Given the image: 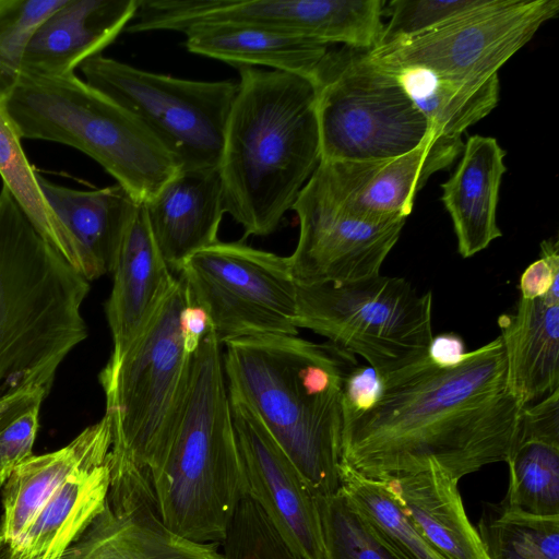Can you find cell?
Here are the masks:
<instances>
[{"label": "cell", "mask_w": 559, "mask_h": 559, "mask_svg": "<svg viewBox=\"0 0 559 559\" xmlns=\"http://www.w3.org/2000/svg\"><path fill=\"white\" fill-rule=\"evenodd\" d=\"M477 531L490 559H559V515H533L502 502L488 504Z\"/></svg>", "instance_id": "1f68e13d"}, {"label": "cell", "mask_w": 559, "mask_h": 559, "mask_svg": "<svg viewBox=\"0 0 559 559\" xmlns=\"http://www.w3.org/2000/svg\"><path fill=\"white\" fill-rule=\"evenodd\" d=\"M488 0H392L385 2L389 17L378 46L412 38L442 26L471 12ZM377 46V47H378Z\"/></svg>", "instance_id": "d590c367"}, {"label": "cell", "mask_w": 559, "mask_h": 559, "mask_svg": "<svg viewBox=\"0 0 559 559\" xmlns=\"http://www.w3.org/2000/svg\"><path fill=\"white\" fill-rule=\"evenodd\" d=\"M246 496L301 559H324L317 497L253 407L228 390Z\"/></svg>", "instance_id": "9a60e30c"}, {"label": "cell", "mask_w": 559, "mask_h": 559, "mask_svg": "<svg viewBox=\"0 0 559 559\" xmlns=\"http://www.w3.org/2000/svg\"><path fill=\"white\" fill-rule=\"evenodd\" d=\"M559 12V0H488L425 34L369 50L388 71L426 69L439 76L479 81L498 70Z\"/></svg>", "instance_id": "7c38bea8"}, {"label": "cell", "mask_w": 559, "mask_h": 559, "mask_svg": "<svg viewBox=\"0 0 559 559\" xmlns=\"http://www.w3.org/2000/svg\"><path fill=\"white\" fill-rule=\"evenodd\" d=\"M384 0H139L128 33L195 25H243L289 33L329 46L377 47Z\"/></svg>", "instance_id": "4fadbf2b"}, {"label": "cell", "mask_w": 559, "mask_h": 559, "mask_svg": "<svg viewBox=\"0 0 559 559\" xmlns=\"http://www.w3.org/2000/svg\"><path fill=\"white\" fill-rule=\"evenodd\" d=\"M497 323L511 392L526 406L559 389V300L520 297Z\"/></svg>", "instance_id": "d4e9b609"}, {"label": "cell", "mask_w": 559, "mask_h": 559, "mask_svg": "<svg viewBox=\"0 0 559 559\" xmlns=\"http://www.w3.org/2000/svg\"><path fill=\"white\" fill-rule=\"evenodd\" d=\"M40 407H31L0 430V486L19 465L34 455Z\"/></svg>", "instance_id": "8d00e7d4"}, {"label": "cell", "mask_w": 559, "mask_h": 559, "mask_svg": "<svg viewBox=\"0 0 559 559\" xmlns=\"http://www.w3.org/2000/svg\"><path fill=\"white\" fill-rule=\"evenodd\" d=\"M506 463L509 488L502 503L539 516L559 515V389L526 405Z\"/></svg>", "instance_id": "cb8c5ba5"}, {"label": "cell", "mask_w": 559, "mask_h": 559, "mask_svg": "<svg viewBox=\"0 0 559 559\" xmlns=\"http://www.w3.org/2000/svg\"><path fill=\"white\" fill-rule=\"evenodd\" d=\"M389 72L396 76L437 135L461 138L499 102L498 74L486 80L460 81L414 67Z\"/></svg>", "instance_id": "f1b7e54d"}, {"label": "cell", "mask_w": 559, "mask_h": 559, "mask_svg": "<svg viewBox=\"0 0 559 559\" xmlns=\"http://www.w3.org/2000/svg\"><path fill=\"white\" fill-rule=\"evenodd\" d=\"M221 551L222 559H301L247 496L233 516Z\"/></svg>", "instance_id": "e575fe53"}, {"label": "cell", "mask_w": 559, "mask_h": 559, "mask_svg": "<svg viewBox=\"0 0 559 559\" xmlns=\"http://www.w3.org/2000/svg\"><path fill=\"white\" fill-rule=\"evenodd\" d=\"M521 298L549 297L559 300V246L554 239L540 243V255L531 263L520 278Z\"/></svg>", "instance_id": "74e56055"}, {"label": "cell", "mask_w": 559, "mask_h": 559, "mask_svg": "<svg viewBox=\"0 0 559 559\" xmlns=\"http://www.w3.org/2000/svg\"><path fill=\"white\" fill-rule=\"evenodd\" d=\"M186 302L177 278L143 333L121 356L109 358L98 377L111 421V452L145 471L170 439L187 397L192 355L180 329Z\"/></svg>", "instance_id": "52a82bcc"}, {"label": "cell", "mask_w": 559, "mask_h": 559, "mask_svg": "<svg viewBox=\"0 0 559 559\" xmlns=\"http://www.w3.org/2000/svg\"><path fill=\"white\" fill-rule=\"evenodd\" d=\"M109 487L110 455L73 473L39 508L7 559H63L104 510Z\"/></svg>", "instance_id": "4316f807"}, {"label": "cell", "mask_w": 559, "mask_h": 559, "mask_svg": "<svg viewBox=\"0 0 559 559\" xmlns=\"http://www.w3.org/2000/svg\"><path fill=\"white\" fill-rule=\"evenodd\" d=\"M227 389L238 393L317 498L340 486L343 383L356 356L331 343L264 334L224 343Z\"/></svg>", "instance_id": "7a4b0ae2"}, {"label": "cell", "mask_w": 559, "mask_h": 559, "mask_svg": "<svg viewBox=\"0 0 559 559\" xmlns=\"http://www.w3.org/2000/svg\"><path fill=\"white\" fill-rule=\"evenodd\" d=\"M179 275L187 301L204 308L221 345L255 335H298L288 257L218 240L192 253Z\"/></svg>", "instance_id": "8fae6325"}, {"label": "cell", "mask_w": 559, "mask_h": 559, "mask_svg": "<svg viewBox=\"0 0 559 559\" xmlns=\"http://www.w3.org/2000/svg\"><path fill=\"white\" fill-rule=\"evenodd\" d=\"M504 150L491 136L472 135L451 177L441 185L462 258H471L502 236L497 224Z\"/></svg>", "instance_id": "603a6c76"}, {"label": "cell", "mask_w": 559, "mask_h": 559, "mask_svg": "<svg viewBox=\"0 0 559 559\" xmlns=\"http://www.w3.org/2000/svg\"><path fill=\"white\" fill-rule=\"evenodd\" d=\"M12 120L0 104V176L44 238L76 270L74 245L47 202Z\"/></svg>", "instance_id": "4dcf8cb0"}, {"label": "cell", "mask_w": 559, "mask_h": 559, "mask_svg": "<svg viewBox=\"0 0 559 559\" xmlns=\"http://www.w3.org/2000/svg\"><path fill=\"white\" fill-rule=\"evenodd\" d=\"M382 480L442 559H490L467 518L459 480L436 466Z\"/></svg>", "instance_id": "484cf974"}, {"label": "cell", "mask_w": 559, "mask_h": 559, "mask_svg": "<svg viewBox=\"0 0 559 559\" xmlns=\"http://www.w3.org/2000/svg\"><path fill=\"white\" fill-rule=\"evenodd\" d=\"M46 397L41 390H23L0 400V430L31 407L41 405Z\"/></svg>", "instance_id": "b9f144b4"}, {"label": "cell", "mask_w": 559, "mask_h": 559, "mask_svg": "<svg viewBox=\"0 0 559 559\" xmlns=\"http://www.w3.org/2000/svg\"><path fill=\"white\" fill-rule=\"evenodd\" d=\"M2 106L22 139L86 154L138 202L150 200L180 169L138 117L75 73H21Z\"/></svg>", "instance_id": "8992f818"}, {"label": "cell", "mask_w": 559, "mask_h": 559, "mask_svg": "<svg viewBox=\"0 0 559 559\" xmlns=\"http://www.w3.org/2000/svg\"><path fill=\"white\" fill-rule=\"evenodd\" d=\"M321 160H380L436 134L396 76L369 50L329 49L314 80Z\"/></svg>", "instance_id": "9c48e42d"}, {"label": "cell", "mask_w": 559, "mask_h": 559, "mask_svg": "<svg viewBox=\"0 0 559 559\" xmlns=\"http://www.w3.org/2000/svg\"><path fill=\"white\" fill-rule=\"evenodd\" d=\"M139 0H66L34 32L22 73L73 74L100 55L134 19Z\"/></svg>", "instance_id": "d6986e66"}, {"label": "cell", "mask_w": 559, "mask_h": 559, "mask_svg": "<svg viewBox=\"0 0 559 559\" xmlns=\"http://www.w3.org/2000/svg\"><path fill=\"white\" fill-rule=\"evenodd\" d=\"M157 247L174 273L195 251L218 241L226 213L218 168L179 169L143 202Z\"/></svg>", "instance_id": "ffe728a7"}, {"label": "cell", "mask_w": 559, "mask_h": 559, "mask_svg": "<svg viewBox=\"0 0 559 559\" xmlns=\"http://www.w3.org/2000/svg\"><path fill=\"white\" fill-rule=\"evenodd\" d=\"M5 543L3 540V537L0 535V551L2 550V548L4 547Z\"/></svg>", "instance_id": "7bdbcfd3"}, {"label": "cell", "mask_w": 559, "mask_h": 559, "mask_svg": "<svg viewBox=\"0 0 559 559\" xmlns=\"http://www.w3.org/2000/svg\"><path fill=\"white\" fill-rule=\"evenodd\" d=\"M377 402L343 414L341 462L376 479L430 466L456 480L506 462L525 405L511 392L500 336L451 366L428 355L381 377Z\"/></svg>", "instance_id": "6da1fadb"}, {"label": "cell", "mask_w": 559, "mask_h": 559, "mask_svg": "<svg viewBox=\"0 0 559 559\" xmlns=\"http://www.w3.org/2000/svg\"><path fill=\"white\" fill-rule=\"evenodd\" d=\"M466 354L463 338L454 333L433 336L428 348V357L440 366L459 362Z\"/></svg>", "instance_id": "60d3db41"}, {"label": "cell", "mask_w": 559, "mask_h": 559, "mask_svg": "<svg viewBox=\"0 0 559 559\" xmlns=\"http://www.w3.org/2000/svg\"><path fill=\"white\" fill-rule=\"evenodd\" d=\"M111 447V421L104 415L63 448L32 455L19 465L2 490L0 535L9 549L16 545L33 516L56 489L76 471L106 461Z\"/></svg>", "instance_id": "7402d4cb"}, {"label": "cell", "mask_w": 559, "mask_h": 559, "mask_svg": "<svg viewBox=\"0 0 559 559\" xmlns=\"http://www.w3.org/2000/svg\"><path fill=\"white\" fill-rule=\"evenodd\" d=\"M110 273L105 313L112 338L110 358H117L143 333L177 282L153 237L143 202L127 226Z\"/></svg>", "instance_id": "ac0fdd59"}, {"label": "cell", "mask_w": 559, "mask_h": 559, "mask_svg": "<svg viewBox=\"0 0 559 559\" xmlns=\"http://www.w3.org/2000/svg\"><path fill=\"white\" fill-rule=\"evenodd\" d=\"M90 282L38 231L11 192L0 190V400L47 395L66 357L87 337Z\"/></svg>", "instance_id": "277c9868"}, {"label": "cell", "mask_w": 559, "mask_h": 559, "mask_svg": "<svg viewBox=\"0 0 559 559\" xmlns=\"http://www.w3.org/2000/svg\"><path fill=\"white\" fill-rule=\"evenodd\" d=\"M180 329L185 348L193 355L212 329V324L204 308L187 301L180 316Z\"/></svg>", "instance_id": "ab89813d"}, {"label": "cell", "mask_w": 559, "mask_h": 559, "mask_svg": "<svg viewBox=\"0 0 559 559\" xmlns=\"http://www.w3.org/2000/svg\"><path fill=\"white\" fill-rule=\"evenodd\" d=\"M7 559V558H5Z\"/></svg>", "instance_id": "ee69618b"}, {"label": "cell", "mask_w": 559, "mask_h": 559, "mask_svg": "<svg viewBox=\"0 0 559 559\" xmlns=\"http://www.w3.org/2000/svg\"><path fill=\"white\" fill-rule=\"evenodd\" d=\"M63 559H222L221 544L197 543L171 532L158 513L145 469H110L104 510Z\"/></svg>", "instance_id": "2e32d148"}, {"label": "cell", "mask_w": 559, "mask_h": 559, "mask_svg": "<svg viewBox=\"0 0 559 559\" xmlns=\"http://www.w3.org/2000/svg\"><path fill=\"white\" fill-rule=\"evenodd\" d=\"M292 210L299 236L288 257L298 284L347 283L380 274L405 218L366 221L346 211L312 174Z\"/></svg>", "instance_id": "5bb4252c"}, {"label": "cell", "mask_w": 559, "mask_h": 559, "mask_svg": "<svg viewBox=\"0 0 559 559\" xmlns=\"http://www.w3.org/2000/svg\"><path fill=\"white\" fill-rule=\"evenodd\" d=\"M38 180L74 245L78 272L88 282L109 273L127 226L141 202L118 183L82 190L55 183L41 175Z\"/></svg>", "instance_id": "44dd1931"}, {"label": "cell", "mask_w": 559, "mask_h": 559, "mask_svg": "<svg viewBox=\"0 0 559 559\" xmlns=\"http://www.w3.org/2000/svg\"><path fill=\"white\" fill-rule=\"evenodd\" d=\"M80 69L84 81L138 117L180 169L218 168L238 83L178 79L102 53Z\"/></svg>", "instance_id": "30bf717a"}, {"label": "cell", "mask_w": 559, "mask_h": 559, "mask_svg": "<svg viewBox=\"0 0 559 559\" xmlns=\"http://www.w3.org/2000/svg\"><path fill=\"white\" fill-rule=\"evenodd\" d=\"M295 325L361 357L381 378L428 355L432 294L381 274L347 283H296Z\"/></svg>", "instance_id": "ba28073f"}, {"label": "cell", "mask_w": 559, "mask_h": 559, "mask_svg": "<svg viewBox=\"0 0 559 559\" xmlns=\"http://www.w3.org/2000/svg\"><path fill=\"white\" fill-rule=\"evenodd\" d=\"M324 559H401L340 487L317 498Z\"/></svg>", "instance_id": "d6a6232c"}, {"label": "cell", "mask_w": 559, "mask_h": 559, "mask_svg": "<svg viewBox=\"0 0 559 559\" xmlns=\"http://www.w3.org/2000/svg\"><path fill=\"white\" fill-rule=\"evenodd\" d=\"M382 382L377 371L368 365H358L343 383V414H358L369 409L379 399Z\"/></svg>", "instance_id": "f35d334b"}, {"label": "cell", "mask_w": 559, "mask_h": 559, "mask_svg": "<svg viewBox=\"0 0 559 559\" xmlns=\"http://www.w3.org/2000/svg\"><path fill=\"white\" fill-rule=\"evenodd\" d=\"M66 0H0V104L22 73L28 43L40 23Z\"/></svg>", "instance_id": "836d02e7"}, {"label": "cell", "mask_w": 559, "mask_h": 559, "mask_svg": "<svg viewBox=\"0 0 559 559\" xmlns=\"http://www.w3.org/2000/svg\"><path fill=\"white\" fill-rule=\"evenodd\" d=\"M461 138L432 134L414 150L380 160H321L314 175L335 200L366 221L405 218L428 178L462 153Z\"/></svg>", "instance_id": "e0dca14e"}, {"label": "cell", "mask_w": 559, "mask_h": 559, "mask_svg": "<svg viewBox=\"0 0 559 559\" xmlns=\"http://www.w3.org/2000/svg\"><path fill=\"white\" fill-rule=\"evenodd\" d=\"M340 481L369 525L401 559H442L384 480L366 477L340 462Z\"/></svg>", "instance_id": "f546056e"}, {"label": "cell", "mask_w": 559, "mask_h": 559, "mask_svg": "<svg viewBox=\"0 0 559 559\" xmlns=\"http://www.w3.org/2000/svg\"><path fill=\"white\" fill-rule=\"evenodd\" d=\"M218 170L245 237L272 234L321 162L312 80L238 67Z\"/></svg>", "instance_id": "3957f363"}, {"label": "cell", "mask_w": 559, "mask_h": 559, "mask_svg": "<svg viewBox=\"0 0 559 559\" xmlns=\"http://www.w3.org/2000/svg\"><path fill=\"white\" fill-rule=\"evenodd\" d=\"M186 48L235 67H269L314 80L330 46L300 35L243 25H195L187 28Z\"/></svg>", "instance_id": "83f0119b"}, {"label": "cell", "mask_w": 559, "mask_h": 559, "mask_svg": "<svg viewBox=\"0 0 559 559\" xmlns=\"http://www.w3.org/2000/svg\"><path fill=\"white\" fill-rule=\"evenodd\" d=\"M164 524L197 542L221 544L246 497L222 345L213 329L192 355L181 416L146 469Z\"/></svg>", "instance_id": "5b68a950"}]
</instances>
